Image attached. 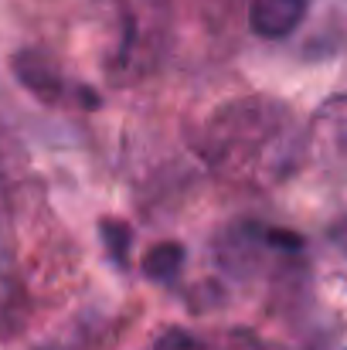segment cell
Returning a JSON list of instances; mask_svg holds the SVG:
<instances>
[{
	"label": "cell",
	"instance_id": "obj_1",
	"mask_svg": "<svg viewBox=\"0 0 347 350\" xmlns=\"http://www.w3.org/2000/svg\"><path fill=\"white\" fill-rule=\"evenodd\" d=\"M310 0H252L248 3V27L266 41L290 38L300 21L307 17Z\"/></svg>",
	"mask_w": 347,
	"mask_h": 350
},
{
	"label": "cell",
	"instance_id": "obj_2",
	"mask_svg": "<svg viewBox=\"0 0 347 350\" xmlns=\"http://www.w3.org/2000/svg\"><path fill=\"white\" fill-rule=\"evenodd\" d=\"M14 68H17V79H21L31 92H38V96H44V99H58L62 79H58V72L51 68V62H44L41 55L24 51V55L14 58Z\"/></svg>",
	"mask_w": 347,
	"mask_h": 350
},
{
	"label": "cell",
	"instance_id": "obj_3",
	"mask_svg": "<svg viewBox=\"0 0 347 350\" xmlns=\"http://www.w3.org/2000/svg\"><path fill=\"white\" fill-rule=\"evenodd\" d=\"M184 265V248L177 241H160L153 248H146L143 255V272L150 279H174Z\"/></svg>",
	"mask_w": 347,
	"mask_h": 350
},
{
	"label": "cell",
	"instance_id": "obj_4",
	"mask_svg": "<svg viewBox=\"0 0 347 350\" xmlns=\"http://www.w3.org/2000/svg\"><path fill=\"white\" fill-rule=\"evenodd\" d=\"M99 232H103V241H106L113 262L116 265H126V262H129V228H126L123 221L106 218V221L99 225Z\"/></svg>",
	"mask_w": 347,
	"mask_h": 350
},
{
	"label": "cell",
	"instance_id": "obj_5",
	"mask_svg": "<svg viewBox=\"0 0 347 350\" xmlns=\"http://www.w3.org/2000/svg\"><path fill=\"white\" fill-rule=\"evenodd\" d=\"M266 238L272 245H283V248H300V234H293V232H269Z\"/></svg>",
	"mask_w": 347,
	"mask_h": 350
}]
</instances>
